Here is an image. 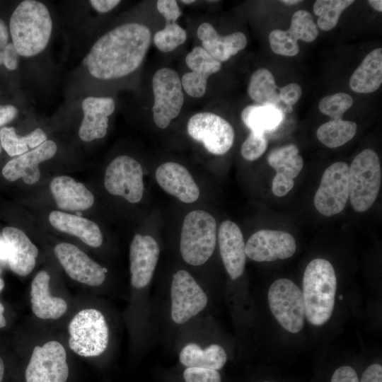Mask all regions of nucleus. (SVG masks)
I'll return each mask as SVG.
<instances>
[{
    "label": "nucleus",
    "instance_id": "1",
    "mask_svg": "<svg viewBox=\"0 0 382 382\" xmlns=\"http://www.w3.org/2000/svg\"><path fill=\"white\" fill-rule=\"evenodd\" d=\"M147 26L128 23L112 29L91 47L84 59L89 74L100 80L124 77L142 63L151 44Z\"/></svg>",
    "mask_w": 382,
    "mask_h": 382
},
{
    "label": "nucleus",
    "instance_id": "2",
    "mask_svg": "<svg viewBox=\"0 0 382 382\" xmlns=\"http://www.w3.org/2000/svg\"><path fill=\"white\" fill-rule=\"evenodd\" d=\"M52 19L47 7L35 0L21 1L9 23L11 37L18 53L32 57L47 46L52 33Z\"/></svg>",
    "mask_w": 382,
    "mask_h": 382
},
{
    "label": "nucleus",
    "instance_id": "3",
    "mask_svg": "<svg viewBox=\"0 0 382 382\" xmlns=\"http://www.w3.org/2000/svg\"><path fill=\"white\" fill-rule=\"evenodd\" d=\"M337 289V278L332 264L323 258L311 260L303 277L305 316L308 321L320 326L332 316Z\"/></svg>",
    "mask_w": 382,
    "mask_h": 382
},
{
    "label": "nucleus",
    "instance_id": "4",
    "mask_svg": "<svg viewBox=\"0 0 382 382\" xmlns=\"http://www.w3.org/2000/svg\"><path fill=\"white\" fill-rule=\"evenodd\" d=\"M216 242V223L202 210L188 213L183 223L180 250L183 260L194 266L205 263L212 255Z\"/></svg>",
    "mask_w": 382,
    "mask_h": 382
},
{
    "label": "nucleus",
    "instance_id": "5",
    "mask_svg": "<svg viewBox=\"0 0 382 382\" xmlns=\"http://www.w3.org/2000/svg\"><path fill=\"white\" fill-rule=\"evenodd\" d=\"M381 184L378 156L374 150L364 149L355 156L349 167V197L354 210H368L378 197Z\"/></svg>",
    "mask_w": 382,
    "mask_h": 382
},
{
    "label": "nucleus",
    "instance_id": "6",
    "mask_svg": "<svg viewBox=\"0 0 382 382\" xmlns=\"http://www.w3.org/2000/svg\"><path fill=\"white\" fill-rule=\"evenodd\" d=\"M69 345L79 356L97 357L108 347L109 330L103 313L93 308L83 309L69 325Z\"/></svg>",
    "mask_w": 382,
    "mask_h": 382
},
{
    "label": "nucleus",
    "instance_id": "7",
    "mask_svg": "<svg viewBox=\"0 0 382 382\" xmlns=\"http://www.w3.org/2000/svg\"><path fill=\"white\" fill-rule=\"evenodd\" d=\"M268 303L272 313L286 330L296 333L304 325L305 308L302 291L291 280H275L268 291Z\"/></svg>",
    "mask_w": 382,
    "mask_h": 382
},
{
    "label": "nucleus",
    "instance_id": "8",
    "mask_svg": "<svg viewBox=\"0 0 382 382\" xmlns=\"http://www.w3.org/2000/svg\"><path fill=\"white\" fill-rule=\"evenodd\" d=\"M182 84L178 73L170 68H161L152 79L154 103L152 108L156 125L165 129L180 112L184 103Z\"/></svg>",
    "mask_w": 382,
    "mask_h": 382
},
{
    "label": "nucleus",
    "instance_id": "9",
    "mask_svg": "<svg viewBox=\"0 0 382 382\" xmlns=\"http://www.w3.org/2000/svg\"><path fill=\"white\" fill-rule=\"evenodd\" d=\"M349 196V166L335 162L322 175L314 197L315 207L322 215L332 216L345 209Z\"/></svg>",
    "mask_w": 382,
    "mask_h": 382
},
{
    "label": "nucleus",
    "instance_id": "10",
    "mask_svg": "<svg viewBox=\"0 0 382 382\" xmlns=\"http://www.w3.org/2000/svg\"><path fill=\"white\" fill-rule=\"evenodd\" d=\"M66 353L57 341L35 346L25 369L26 382H66L69 377Z\"/></svg>",
    "mask_w": 382,
    "mask_h": 382
},
{
    "label": "nucleus",
    "instance_id": "11",
    "mask_svg": "<svg viewBox=\"0 0 382 382\" xmlns=\"http://www.w3.org/2000/svg\"><path fill=\"white\" fill-rule=\"evenodd\" d=\"M187 130L193 139L201 142L212 154L223 155L233 144V127L223 117L210 112L192 115L187 122Z\"/></svg>",
    "mask_w": 382,
    "mask_h": 382
},
{
    "label": "nucleus",
    "instance_id": "12",
    "mask_svg": "<svg viewBox=\"0 0 382 382\" xmlns=\"http://www.w3.org/2000/svg\"><path fill=\"white\" fill-rule=\"evenodd\" d=\"M105 187L112 195L138 203L144 194L143 170L140 163L129 156H119L108 166Z\"/></svg>",
    "mask_w": 382,
    "mask_h": 382
},
{
    "label": "nucleus",
    "instance_id": "13",
    "mask_svg": "<svg viewBox=\"0 0 382 382\" xmlns=\"http://www.w3.org/2000/svg\"><path fill=\"white\" fill-rule=\"evenodd\" d=\"M171 318L176 324H183L207 306L208 299L202 287L187 271L181 270L173 276Z\"/></svg>",
    "mask_w": 382,
    "mask_h": 382
},
{
    "label": "nucleus",
    "instance_id": "14",
    "mask_svg": "<svg viewBox=\"0 0 382 382\" xmlns=\"http://www.w3.org/2000/svg\"><path fill=\"white\" fill-rule=\"evenodd\" d=\"M296 249L294 238L283 231H258L250 237L245 244L246 256L256 262L289 258Z\"/></svg>",
    "mask_w": 382,
    "mask_h": 382
},
{
    "label": "nucleus",
    "instance_id": "15",
    "mask_svg": "<svg viewBox=\"0 0 382 382\" xmlns=\"http://www.w3.org/2000/svg\"><path fill=\"white\" fill-rule=\"evenodd\" d=\"M54 251L72 279L93 286H99L105 281L107 269L91 260L76 245L61 243L54 247Z\"/></svg>",
    "mask_w": 382,
    "mask_h": 382
},
{
    "label": "nucleus",
    "instance_id": "16",
    "mask_svg": "<svg viewBox=\"0 0 382 382\" xmlns=\"http://www.w3.org/2000/svg\"><path fill=\"white\" fill-rule=\"evenodd\" d=\"M159 253L158 244L153 237L141 234L134 237L129 248L131 283L133 286L141 289L149 284Z\"/></svg>",
    "mask_w": 382,
    "mask_h": 382
},
{
    "label": "nucleus",
    "instance_id": "17",
    "mask_svg": "<svg viewBox=\"0 0 382 382\" xmlns=\"http://www.w3.org/2000/svg\"><path fill=\"white\" fill-rule=\"evenodd\" d=\"M57 150L56 143L47 139L35 149L7 162L2 169V174L8 181L21 178L26 184H34L40 179L39 164L52 158Z\"/></svg>",
    "mask_w": 382,
    "mask_h": 382
},
{
    "label": "nucleus",
    "instance_id": "18",
    "mask_svg": "<svg viewBox=\"0 0 382 382\" xmlns=\"http://www.w3.org/2000/svg\"><path fill=\"white\" fill-rule=\"evenodd\" d=\"M83 119L79 129L80 139L86 142L104 137L108 132L109 117L115 109L110 97L88 96L81 104Z\"/></svg>",
    "mask_w": 382,
    "mask_h": 382
},
{
    "label": "nucleus",
    "instance_id": "19",
    "mask_svg": "<svg viewBox=\"0 0 382 382\" xmlns=\"http://www.w3.org/2000/svg\"><path fill=\"white\" fill-rule=\"evenodd\" d=\"M185 63L192 71L185 74L182 77V87L189 96L201 98L206 92L208 78L221 69V62L214 58L202 47L197 46L187 54Z\"/></svg>",
    "mask_w": 382,
    "mask_h": 382
},
{
    "label": "nucleus",
    "instance_id": "20",
    "mask_svg": "<svg viewBox=\"0 0 382 382\" xmlns=\"http://www.w3.org/2000/svg\"><path fill=\"white\" fill-rule=\"evenodd\" d=\"M218 240L224 265L231 279L235 280L245 269L246 253L243 233L236 224L226 220L220 225Z\"/></svg>",
    "mask_w": 382,
    "mask_h": 382
},
{
    "label": "nucleus",
    "instance_id": "21",
    "mask_svg": "<svg viewBox=\"0 0 382 382\" xmlns=\"http://www.w3.org/2000/svg\"><path fill=\"white\" fill-rule=\"evenodd\" d=\"M158 185L168 193L185 203L197 200L199 190L188 170L175 162H166L156 170Z\"/></svg>",
    "mask_w": 382,
    "mask_h": 382
},
{
    "label": "nucleus",
    "instance_id": "22",
    "mask_svg": "<svg viewBox=\"0 0 382 382\" xmlns=\"http://www.w3.org/2000/svg\"><path fill=\"white\" fill-rule=\"evenodd\" d=\"M2 236L10 249L7 262L10 269L20 276L29 274L35 266L37 248L23 231L15 227L4 228Z\"/></svg>",
    "mask_w": 382,
    "mask_h": 382
},
{
    "label": "nucleus",
    "instance_id": "23",
    "mask_svg": "<svg viewBox=\"0 0 382 382\" xmlns=\"http://www.w3.org/2000/svg\"><path fill=\"white\" fill-rule=\"evenodd\" d=\"M197 34L202 42V47L220 62L227 61L247 45V37L244 33L235 32L221 36L209 23H202L197 28Z\"/></svg>",
    "mask_w": 382,
    "mask_h": 382
},
{
    "label": "nucleus",
    "instance_id": "24",
    "mask_svg": "<svg viewBox=\"0 0 382 382\" xmlns=\"http://www.w3.org/2000/svg\"><path fill=\"white\" fill-rule=\"evenodd\" d=\"M50 190L57 207L61 209L86 210L94 203L92 192L83 183L67 175L54 178L50 183Z\"/></svg>",
    "mask_w": 382,
    "mask_h": 382
},
{
    "label": "nucleus",
    "instance_id": "25",
    "mask_svg": "<svg viewBox=\"0 0 382 382\" xmlns=\"http://www.w3.org/2000/svg\"><path fill=\"white\" fill-rule=\"evenodd\" d=\"M50 274L39 272L31 283L30 303L33 313L41 319H57L67 310L66 301L50 292Z\"/></svg>",
    "mask_w": 382,
    "mask_h": 382
},
{
    "label": "nucleus",
    "instance_id": "26",
    "mask_svg": "<svg viewBox=\"0 0 382 382\" xmlns=\"http://www.w3.org/2000/svg\"><path fill=\"white\" fill-rule=\"evenodd\" d=\"M49 221L58 231L75 236L91 247L98 248L102 245L100 229L91 220L78 215L53 211L49 215Z\"/></svg>",
    "mask_w": 382,
    "mask_h": 382
},
{
    "label": "nucleus",
    "instance_id": "27",
    "mask_svg": "<svg viewBox=\"0 0 382 382\" xmlns=\"http://www.w3.org/2000/svg\"><path fill=\"white\" fill-rule=\"evenodd\" d=\"M382 83V49L369 52L349 79L351 89L358 93H370L376 91Z\"/></svg>",
    "mask_w": 382,
    "mask_h": 382
},
{
    "label": "nucleus",
    "instance_id": "28",
    "mask_svg": "<svg viewBox=\"0 0 382 382\" xmlns=\"http://www.w3.org/2000/svg\"><path fill=\"white\" fill-rule=\"evenodd\" d=\"M284 116L282 109L273 105H250L241 112L242 121L251 132L265 134L276 130Z\"/></svg>",
    "mask_w": 382,
    "mask_h": 382
},
{
    "label": "nucleus",
    "instance_id": "29",
    "mask_svg": "<svg viewBox=\"0 0 382 382\" xmlns=\"http://www.w3.org/2000/svg\"><path fill=\"white\" fill-rule=\"evenodd\" d=\"M180 361L187 367H199L214 370L221 369L227 361L224 349L219 345H211L202 349L198 345H185L179 354Z\"/></svg>",
    "mask_w": 382,
    "mask_h": 382
},
{
    "label": "nucleus",
    "instance_id": "30",
    "mask_svg": "<svg viewBox=\"0 0 382 382\" xmlns=\"http://www.w3.org/2000/svg\"><path fill=\"white\" fill-rule=\"evenodd\" d=\"M278 89L272 74L268 69L262 68L252 74L248 93L256 104L273 105L282 108L279 105L281 100Z\"/></svg>",
    "mask_w": 382,
    "mask_h": 382
},
{
    "label": "nucleus",
    "instance_id": "31",
    "mask_svg": "<svg viewBox=\"0 0 382 382\" xmlns=\"http://www.w3.org/2000/svg\"><path fill=\"white\" fill-rule=\"evenodd\" d=\"M47 140L46 133L41 128H36L25 136L16 134L13 127H2L0 130L1 145L11 156H21L29 149H35Z\"/></svg>",
    "mask_w": 382,
    "mask_h": 382
},
{
    "label": "nucleus",
    "instance_id": "32",
    "mask_svg": "<svg viewBox=\"0 0 382 382\" xmlns=\"http://www.w3.org/2000/svg\"><path fill=\"white\" fill-rule=\"evenodd\" d=\"M267 162L276 173H283L293 180L299 175L303 166L299 149L292 144L272 149L267 156Z\"/></svg>",
    "mask_w": 382,
    "mask_h": 382
},
{
    "label": "nucleus",
    "instance_id": "33",
    "mask_svg": "<svg viewBox=\"0 0 382 382\" xmlns=\"http://www.w3.org/2000/svg\"><path fill=\"white\" fill-rule=\"evenodd\" d=\"M355 122L333 119L321 125L316 131L318 139L329 148H337L350 141L356 134Z\"/></svg>",
    "mask_w": 382,
    "mask_h": 382
},
{
    "label": "nucleus",
    "instance_id": "34",
    "mask_svg": "<svg viewBox=\"0 0 382 382\" xmlns=\"http://www.w3.org/2000/svg\"><path fill=\"white\" fill-rule=\"evenodd\" d=\"M353 0H317L313 4L314 13L318 16V26L328 31L335 27L341 13L349 7Z\"/></svg>",
    "mask_w": 382,
    "mask_h": 382
},
{
    "label": "nucleus",
    "instance_id": "35",
    "mask_svg": "<svg viewBox=\"0 0 382 382\" xmlns=\"http://www.w3.org/2000/svg\"><path fill=\"white\" fill-rule=\"evenodd\" d=\"M287 32L296 42L301 40L311 42L315 40L318 35L317 25L313 16L306 10H299L293 14Z\"/></svg>",
    "mask_w": 382,
    "mask_h": 382
},
{
    "label": "nucleus",
    "instance_id": "36",
    "mask_svg": "<svg viewBox=\"0 0 382 382\" xmlns=\"http://www.w3.org/2000/svg\"><path fill=\"white\" fill-rule=\"evenodd\" d=\"M187 39V33L176 23H166L163 29L157 31L154 36L156 47L161 52H170Z\"/></svg>",
    "mask_w": 382,
    "mask_h": 382
},
{
    "label": "nucleus",
    "instance_id": "37",
    "mask_svg": "<svg viewBox=\"0 0 382 382\" xmlns=\"http://www.w3.org/2000/svg\"><path fill=\"white\" fill-rule=\"evenodd\" d=\"M353 99L345 93L329 95L320 100L319 110L333 119H342L343 114L352 107Z\"/></svg>",
    "mask_w": 382,
    "mask_h": 382
},
{
    "label": "nucleus",
    "instance_id": "38",
    "mask_svg": "<svg viewBox=\"0 0 382 382\" xmlns=\"http://www.w3.org/2000/svg\"><path fill=\"white\" fill-rule=\"evenodd\" d=\"M271 50L273 52L287 57L296 56L299 52L298 42L295 41L287 30H273L269 35Z\"/></svg>",
    "mask_w": 382,
    "mask_h": 382
},
{
    "label": "nucleus",
    "instance_id": "39",
    "mask_svg": "<svg viewBox=\"0 0 382 382\" xmlns=\"http://www.w3.org/2000/svg\"><path fill=\"white\" fill-rule=\"evenodd\" d=\"M267 148V140L265 134L250 132L243 143L241 154L243 158L253 161L260 157Z\"/></svg>",
    "mask_w": 382,
    "mask_h": 382
},
{
    "label": "nucleus",
    "instance_id": "40",
    "mask_svg": "<svg viewBox=\"0 0 382 382\" xmlns=\"http://www.w3.org/2000/svg\"><path fill=\"white\" fill-rule=\"evenodd\" d=\"M185 382H221V376L216 370L187 367L183 372Z\"/></svg>",
    "mask_w": 382,
    "mask_h": 382
},
{
    "label": "nucleus",
    "instance_id": "41",
    "mask_svg": "<svg viewBox=\"0 0 382 382\" xmlns=\"http://www.w3.org/2000/svg\"><path fill=\"white\" fill-rule=\"evenodd\" d=\"M158 12L163 16L166 23H175L181 11L175 0H158L156 3Z\"/></svg>",
    "mask_w": 382,
    "mask_h": 382
},
{
    "label": "nucleus",
    "instance_id": "42",
    "mask_svg": "<svg viewBox=\"0 0 382 382\" xmlns=\"http://www.w3.org/2000/svg\"><path fill=\"white\" fill-rule=\"evenodd\" d=\"M302 90L296 83H289L279 88V96L281 101L287 106L292 107L301 98Z\"/></svg>",
    "mask_w": 382,
    "mask_h": 382
},
{
    "label": "nucleus",
    "instance_id": "43",
    "mask_svg": "<svg viewBox=\"0 0 382 382\" xmlns=\"http://www.w3.org/2000/svg\"><path fill=\"white\" fill-rule=\"evenodd\" d=\"M294 181L284 175L276 173L272 183V191L275 196L283 197L289 193L293 188Z\"/></svg>",
    "mask_w": 382,
    "mask_h": 382
},
{
    "label": "nucleus",
    "instance_id": "44",
    "mask_svg": "<svg viewBox=\"0 0 382 382\" xmlns=\"http://www.w3.org/2000/svg\"><path fill=\"white\" fill-rule=\"evenodd\" d=\"M331 382H359L356 371L351 366H343L333 373Z\"/></svg>",
    "mask_w": 382,
    "mask_h": 382
},
{
    "label": "nucleus",
    "instance_id": "45",
    "mask_svg": "<svg viewBox=\"0 0 382 382\" xmlns=\"http://www.w3.org/2000/svg\"><path fill=\"white\" fill-rule=\"evenodd\" d=\"M18 53L13 44L8 42L3 54V64L9 70H15L18 67Z\"/></svg>",
    "mask_w": 382,
    "mask_h": 382
},
{
    "label": "nucleus",
    "instance_id": "46",
    "mask_svg": "<svg viewBox=\"0 0 382 382\" xmlns=\"http://www.w3.org/2000/svg\"><path fill=\"white\" fill-rule=\"evenodd\" d=\"M360 382H382V366L373 364L363 373Z\"/></svg>",
    "mask_w": 382,
    "mask_h": 382
},
{
    "label": "nucleus",
    "instance_id": "47",
    "mask_svg": "<svg viewBox=\"0 0 382 382\" xmlns=\"http://www.w3.org/2000/svg\"><path fill=\"white\" fill-rule=\"evenodd\" d=\"M120 0H91L90 4L98 13H104L110 11L120 4Z\"/></svg>",
    "mask_w": 382,
    "mask_h": 382
},
{
    "label": "nucleus",
    "instance_id": "48",
    "mask_svg": "<svg viewBox=\"0 0 382 382\" xmlns=\"http://www.w3.org/2000/svg\"><path fill=\"white\" fill-rule=\"evenodd\" d=\"M18 114V109L12 105H0V127L12 121Z\"/></svg>",
    "mask_w": 382,
    "mask_h": 382
},
{
    "label": "nucleus",
    "instance_id": "49",
    "mask_svg": "<svg viewBox=\"0 0 382 382\" xmlns=\"http://www.w3.org/2000/svg\"><path fill=\"white\" fill-rule=\"evenodd\" d=\"M8 41V31L4 21L0 18V65L3 64V54Z\"/></svg>",
    "mask_w": 382,
    "mask_h": 382
},
{
    "label": "nucleus",
    "instance_id": "50",
    "mask_svg": "<svg viewBox=\"0 0 382 382\" xmlns=\"http://www.w3.org/2000/svg\"><path fill=\"white\" fill-rule=\"evenodd\" d=\"M10 249L3 236H0V261L8 262Z\"/></svg>",
    "mask_w": 382,
    "mask_h": 382
},
{
    "label": "nucleus",
    "instance_id": "51",
    "mask_svg": "<svg viewBox=\"0 0 382 382\" xmlns=\"http://www.w3.org/2000/svg\"><path fill=\"white\" fill-rule=\"evenodd\" d=\"M368 3L374 10L378 12L382 11V1L381 0H369Z\"/></svg>",
    "mask_w": 382,
    "mask_h": 382
},
{
    "label": "nucleus",
    "instance_id": "52",
    "mask_svg": "<svg viewBox=\"0 0 382 382\" xmlns=\"http://www.w3.org/2000/svg\"><path fill=\"white\" fill-rule=\"evenodd\" d=\"M4 307L0 302V328H4L6 325V318L4 316Z\"/></svg>",
    "mask_w": 382,
    "mask_h": 382
},
{
    "label": "nucleus",
    "instance_id": "53",
    "mask_svg": "<svg viewBox=\"0 0 382 382\" xmlns=\"http://www.w3.org/2000/svg\"><path fill=\"white\" fill-rule=\"evenodd\" d=\"M4 364L2 359L0 357V382H2L4 376Z\"/></svg>",
    "mask_w": 382,
    "mask_h": 382
},
{
    "label": "nucleus",
    "instance_id": "54",
    "mask_svg": "<svg viewBox=\"0 0 382 382\" xmlns=\"http://www.w3.org/2000/svg\"><path fill=\"white\" fill-rule=\"evenodd\" d=\"M301 1L299 0H284L281 1L282 3L286 4V5H294L296 4H298L301 2Z\"/></svg>",
    "mask_w": 382,
    "mask_h": 382
},
{
    "label": "nucleus",
    "instance_id": "55",
    "mask_svg": "<svg viewBox=\"0 0 382 382\" xmlns=\"http://www.w3.org/2000/svg\"><path fill=\"white\" fill-rule=\"evenodd\" d=\"M195 1L194 0H184V1H180V2L185 4H192L193 2H195Z\"/></svg>",
    "mask_w": 382,
    "mask_h": 382
},
{
    "label": "nucleus",
    "instance_id": "56",
    "mask_svg": "<svg viewBox=\"0 0 382 382\" xmlns=\"http://www.w3.org/2000/svg\"><path fill=\"white\" fill-rule=\"evenodd\" d=\"M4 282L2 279L0 278V291L4 289Z\"/></svg>",
    "mask_w": 382,
    "mask_h": 382
},
{
    "label": "nucleus",
    "instance_id": "57",
    "mask_svg": "<svg viewBox=\"0 0 382 382\" xmlns=\"http://www.w3.org/2000/svg\"><path fill=\"white\" fill-rule=\"evenodd\" d=\"M0 142H1V141H0ZM1 144H0V153H1Z\"/></svg>",
    "mask_w": 382,
    "mask_h": 382
},
{
    "label": "nucleus",
    "instance_id": "58",
    "mask_svg": "<svg viewBox=\"0 0 382 382\" xmlns=\"http://www.w3.org/2000/svg\"><path fill=\"white\" fill-rule=\"evenodd\" d=\"M265 382H268V381H265Z\"/></svg>",
    "mask_w": 382,
    "mask_h": 382
}]
</instances>
